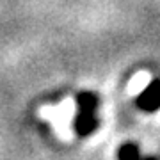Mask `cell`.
<instances>
[{"instance_id":"7a4b0ae2","label":"cell","mask_w":160,"mask_h":160,"mask_svg":"<svg viewBox=\"0 0 160 160\" xmlns=\"http://www.w3.org/2000/svg\"><path fill=\"white\" fill-rule=\"evenodd\" d=\"M75 132L78 135H91L92 132L98 130L100 121L96 118V112H86V110H78V114L75 116Z\"/></svg>"},{"instance_id":"277c9868","label":"cell","mask_w":160,"mask_h":160,"mask_svg":"<svg viewBox=\"0 0 160 160\" xmlns=\"http://www.w3.org/2000/svg\"><path fill=\"white\" fill-rule=\"evenodd\" d=\"M118 158L119 160H141L142 155H141V149H139L137 144L133 142H126L123 144L118 151Z\"/></svg>"},{"instance_id":"6da1fadb","label":"cell","mask_w":160,"mask_h":160,"mask_svg":"<svg viewBox=\"0 0 160 160\" xmlns=\"http://www.w3.org/2000/svg\"><path fill=\"white\" fill-rule=\"evenodd\" d=\"M137 105L146 112H155L160 109V78L149 82L148 87L137 96Z\"/></svg>"},{"instance_id":"3957f363","label":"cell","mask_w":160,"mask_h":160,"mask_svg":"<svg viewBox=\"0 0 160 160\" xmlns=\"http://www.w3.org/2000/svg\"><path fill=\"white\" fill-rule=\"evenodd\" d=\"M98 96L94 92H89V91H84L80 92L77 96V105H78V110H86V112H96L98 109Z\"/></svg>"},{"instance_id":"5b68a950","label":"cell","mask_w":160,"mask_h":160,"mask_svg":"<svg viewBox=\"0 0 160 160\" xmlns=\"http://www.w3.org/2000/svg\"><path fill=\"white\" fill-rule=\"evenodd\" d=\"M141 160H160L157 155H146V157H142Z\"/></svg>"}]
</instances>
